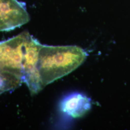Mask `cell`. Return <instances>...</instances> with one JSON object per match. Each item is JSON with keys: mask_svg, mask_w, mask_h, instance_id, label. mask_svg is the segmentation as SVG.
I'll list each match as a JSON object with an SVG mask.
<instances>
[{"mask_svg": "<svg viewBox=\"0 0 130 130\" xmlns=\"http://www.w3.org/2000/svg\"><path fill=\"white\" fill-rule=\"evenodd\" d=\"M31 37L28 31H24L0 42V69L13 72L22 79L24 54Z\"/></svg>", "mask_w": 130, "mask_h": 130, "instance_id": "7a4b0ae2", "label": "cell"}, {"mask_svg": "<svg viewBox=\"0 0 130 130\" xmlns=\"http://www.w3.org/2000/svg\"><path fill=\"white\" fill-rule=\"evenodd\" d=\"M22 83V79L19 75L0 69V95L18 88Z\"/></svg>", "mask_w": 130, "mask_h": 130, "instance_id": "5b68a950", "label": "cell"}, {"mask_svg": "<svg viewBox=\"0 0 130 130\" xmlns=\"http://www.w3.org/2000/svg\"><path fill=\"white\" fill-rule=\"evenodd\" d=\"M87 54L77 46H49L40 48L37 68L44 87L70 73L82 65Z\"/></svg>", "mask_w": 130, "mask_h": 130, "instance_id": "6da1fadb", "label": "cell"}, {"mask_svg": "<svg viewBox=\"0 0 130 130\" xmlns=\"http://www.w3.org/2000/svg\"><path fill=\"white\" fill-rule=\"evenodd\" d=\"M29 20L25 3L18 0H0V32L14 30Z\"/></svg>", "mask_w": 130, "mask_h": 130, "instance_id": "3957f363", "label": "cell"}, {"mask_svg": "<svg viewBox=\"0 0 130 130\" xmlns=\"http://www.w3.org/2000/svg\"><path fill=\"white\" fill-rule=\"evenodd\" d=\"M91 107V99L80 93H74L64 98L60 104L61 111L73 118L83 116Z\"/></svg>", "mask_w": 130, "mask_h": 130, "instance_id": "277c9868", "label": "cell"}]
</instances>
